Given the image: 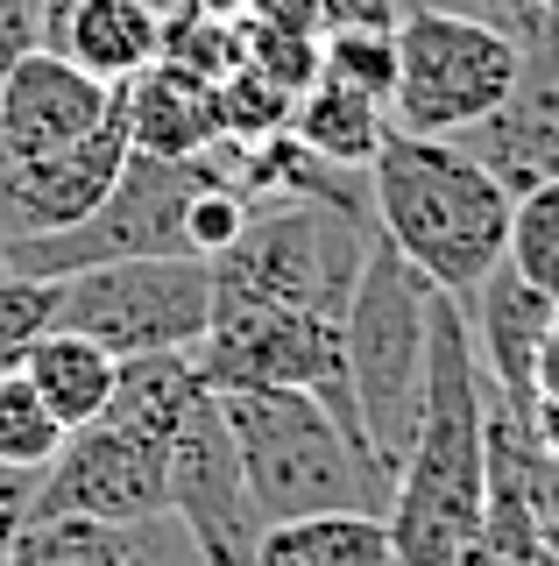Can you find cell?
I'll return each mask as SVG.
<instances>
[{"label":"cell","mask_w":559,"mask_h":566,"mask_svg":"<svg viewBox=\"0 0 559 566\" xmlns=\"http://www.w3.org/2000/svg\"><path fill=\"white\" fill-rule=\"evenodd\" d=\"M488 510V418H482V361L467 340L461 297L432 283V361H425V411L390 489V553L397 566H453L461 545L482 531Z\"/></svg>","instance_id":"6da1fadb"},{"label":"cell","mask_w":559,"mask_h":566,"mask_svg":"<svg viewBox=\"0 0 559 566\" xmlns=\"http://www.w3.org/2000/svg\"><path fill=\"white\" fill-rule=\"evenodd\" d=\"M369 199H376V234L453 297H467L503 262L517 206L467 142L404 128H390L382 156L369 164Z\"/></svg>","instance_id":"7a4b0ae2"},{"label":"cell","mask_w":559,"mask_h":566,"mask_svg":"<svg viewBox=\"0 0 559 566\" xmlns=\"http://www.w3.org/2000/svg\"><path fill=\"white\" fill-rule=\"evenodd\" d=\"M234 432L241 474L255 489L262 524L319 517V510H390L397 474L305 389H213Z\"/></svg>","instance_id":"3957f363"},{"label":"cell","mask_w":559,"mask_h":566,"mask_svg":"<svg viewBox=\"0 0 559 566\" xmlns=\"http://www.w3.org/2000/svg\"><path fill=\"white\" fill-rule=\"evenodd\" d=\"M376 248V220L326 199H255L249 227L213 262V312L220 305H298L340 318Z\"/></svg>","instance_id":"277c9868"},{"label":"cell","mask_w":559,"mask_h":566,"mask_svg":"<svg viewBox=\"0 0 559 566\" xmlns=\"http://www.w3.org/2000/svg\"><path fill=\"white\" fill-rule=\"evenodd\" d=\"M347 333V389H355L361 439L397 474L418 411H425V361H432V283L376 234L361 283L340 312Z\"/></svg>","instance_id":"5b68a950"},{"label":"cell","mask_w":559,"mask_h":566,"mask_svg":"<svg viewBox=\"0 0 559 566\" xmlns=\"http://www.w3.org/2000/svg\"><path fill=\"white\" fill-rule=\"evenodd\" d=\"M524 71L517 35L488 14L446 8V0H411L397 22V93H390V128L404 135H453L482 128L510 99Z\"/></svg>","instance_id":"8992f818"},{"label":"cell","mask_w":559,"mask_h":566,"mask_svg":"<svg viewBox=\"0 0 559 566\" xmlns=\"http://www.w3.org/2000/svg\"><path fill=\"white\" fill-rule=\"evenodd\" d=\"M226 164L213 149L205 156H128V170L114 177V191L85 212L78 227L29 241L8 255V270L29 276H78V270H107V262H143V255H191L184 212L205 185H220Z\"/></svg>","instance_id":"52a82bcc"},{"label":"cell","mask_w":559,"mask_h":566,"mask_svg":"<svg viewBox=\"0 0 559 566\" xmlns=\"http://www.w3.org/2000/svg\"><path fill=\"white\" fill-rule=\"evenodd\" d=\"M64 333H85L114 354H191L213 333V262L205 255H143L64 276Z\"/></svg>","instance_id":"ba28073f"},{"label":"cell","mask_w":559,"mask_h":566,"mask_svg":"<svg viewBox=\"0 0 559 566\" xmlns=\"http://www.w3.org/2000/svg\"><path fill=\"white\" fill-rule=\"evenodd\" d=\"M205 389H305L361 439L355 389H347V333L326 312L298 305H220L213 333L191 347ZM369 447V439H361Z\"/></svg>","instance_id":"9c48e42d"},{"label":"cell","mask_w":559,"mask_h":566,"mask_svg":"<svg viewBox=\"0 0 559 566\" xmlns=\"http://www.w3.org/2000/svg\"><path fill=\"white\" fill-rule=\"evenodd\" d=\"M36 510L43 517H99L120 531H143L170 517V447L135 439L120 424L93 418L64 432L57 460L36 474Z\"/></svg>","instance_id":"30bf717a"},{"label":"cell","mask_w":559,"mask_h":566,"mask_svg":"<svg viewBox=\"0 0 559 566\" xmlns=\"http://www.w3.org/2000/svg\"><path fill=\"white\" fill-rule=\"evenodd\" d=\"M170 517L191 531L205 566H255V545L270 531L255 510L249 474H241L234 432H226L213 389L191 403V418L170 439Z\"/></svg>","instance_id":"8fae6325"},{"label":"cell","mask_w":559,"mask_h":566,"mask_svg":"<svg viewBox=\"0 0 559 566\" xmlns=\"http://www.w3.org/2000/svg\"><path fill=\"white\" fill-rule=\"evenodd\" d=\"M114 93L120 85H99L64 50L36 43L0 85V164H29V156H50L64 142L93 135L114 114Z\"/></svg>","instance_id":"7c38bea8"},{"label":"cell","mask_w":559,"mask_h":566,"mask_svg":"<svg viewBox=\"0 0 559 566\" xmlns=\"http://www.w3.org/2000/svg\"><path fill=\"white\" fill-rule=\"evenodd\" d=\"M517 50H524V71H517L510 99H503L482 128L461 135L467 149L503 177L510 199L559 177V35H546V43H517Z\"/></svg>","instance_id":"4fadbf2b"},{"label":"cell","mask_w":559,"mask_h":566,"mask_svg":"<svg viewBox=\"0 0 559 566\" xmlns=\"http://www.w3.org/2000/svg\"><path fill=\"white\" fill-rule=\"evenodd\" d=\"M467 340H475V361L488 389H503V397L524 411V397H531V368H538V347H546V333L559 326V305L546 291H531L510 262H496L475 291H467Z\"/></svg>","instance_id":"5bb4252c"},{"label":"cell","mask_w":559,"mask_h":566,"mask_svg":"<svg viewBox=\"0 0 559 566\" xmlns=\"http://www.w3.org/2000/svg\"><path fill=\"white\" fill-rule=\"evenodd\" d=\"M43 43L99 85H128L164 57V14L149 0H64L43 14Z\"/></svg>","instance_id":"9a60e30c"},{"label":"cell","mask_w":559,"mask_h":566,"mask_svg":"<svg viewBox=\"0 0 559 566\" xmlns=\"http://www.w3.org/2000/svg\"><path fill=\"white\" fill-rule=\"evenodd\" d=\"M120 114H128V142L143 156H205L213 142H226L220 85L191 78V71L164 64V57L143 78L120 85Z\"/></svg>","instance_id":"2e32d148"},{"label":"cell","mask_w":559,"mask_h":566,"mask_svg":"<svg viewBox=\"0 0 559 566\" xmlns=\"http://www.w3.org/2000/svg\"><path fill=\"white\" fill-rule=\"evenodd\" d=\"M284 135L298 142L305 156H319V164L369 170L376 156H382V142H390V106L319 71V78L298 93V106H291V128Z\"/></svg>","instance_id":"e0dca14e"},{"label":"cell","mask_w":559,"mask_h":566,"mask_svg":"<svg viewBox=\"0 0 559 566\" xmlns=\"http://www.w3.org/2000/svg\"><path fill=\"white\" fill-rule=\"evenodd\" d=\"M199 397H205V376H199L191 354H135V361L114 368V397H107L99 418L120 424V432H135V439L170 447Z\"/></svg>","instance_id":"ac0fdd59"},{"label":"cell","mask_w":559,"mask_h":566,"mask_svg":"<svg viewBox=\"0 0 559 566\" xmlns=\"http://www.w3.org/2000/svg\"><path fill=\"white\" fill-rule=\"evenodd\" d=\"M114 354L99 347V340H85V333H43L36 347L22 354V376L36 397L50 403V418L64 424V432H78V424H93L99 411H107V397H114Z\"/></svg>","instance_id":"d6986e66"},{"label":"cell","mask_w":559,"mask_h":566,"mask_svg":"<svg viewBox=\"0 0 559 566\" xmlns=\"http://www.w3.org/2000/svg\"><path fill=\"white\" fill-rule=\"evenodd\" d=\"M255 566H397L390 524L369 510H319V517H284L262 531Z\"/></svg>","instance_id":"ffe728a7"},{"label":"cell","mask_w":559,"mask_h":566,"mask_svg":"<svg viewBox=\"0 0 559 566\" xmlns=\"http://www.w3.org/2000/svg\"><path fill=\"white\" fill-rule=\"evenodd\" d=\"M0 566H135V531L99 524V517H43V510H29V524L14 531Z\"/></svg>","instance_id":"44dd1931"},{"label":"cell","mask_w":559,"mask_h":566,"mask_svg":"<svg viewBox=\"0 0 559 566\" xmlns=\"http://www.w3.org/2000/svg\"><path fill=\"white\" fill-rule=\"evenodd\" d=\"M503 262H510V270L531 283V291H546L552 305H559V177H552V185L517 191Z\"/></svg>","instance_id":"7402d4cb"},{"label":"cell","mask_w":559,"mask_h":566,"mask_svg":"<svg viewBox=\"0 0 559 566\" xmlns=\"http://www.w3.org/2000/svg\"><path fill=\"white\" fill-rule=\"evenodd\" d=\"M64 447V424L50 418V403L29 389L22 376H0V468H22V474H43Z\"/></svg>","instance_id":"603a6c76"},{"label":"cell","mask_w":559,"mask_h":566,"mask_svg":"<svg viewBox=\"0 0 559 566\" xmlns=\"http://www.w3.org/2000/svg\"><path fill=\"white\" fill-rule=\"evenodd\" d=\"M64 305V276H29V270H0V368H22V354L57 333Z\"/></svg>","instance_id":"cb8c5ba5"},{"label":"cell","mask_w":559,"mask_h":566,"mask_svg":"<svg viewBox=\"0 0 559 566\" xmlns=\"http://www.w3.org/2000/svg\"><path fill=\"white\" fill-rule=\"evenodd\" d=\"M291 106L298 93H284V85H270L255 64H234L220 78V120H226V142H270L291 128Z\"/></svg>","instance_id":"d4e9b609"},{"label":"cell","mask_w":559,"mask_h":566,"mask_svg":"<svg viewBox=\"0 0 559 566\" xmlns=\"http://www.w3.org/2000/svg\"><path fill=\"white\" fill-rule=\"evenodd\" d=\"M319 71L390 106V93H397V29H390V35H382V29H347V35H326V64H319Z\"/></svg>","instance_id":"484cf974"},{"label":"cell","mask_w":559,"mask_h":566,"mask_svg":"<svg viewBox=\"0 0 559 566\" xmlns=\"http://www.w3.org/2000/svg\"><path fill=\"white\" fill-rule=\"evenodd\" d=\"M241 64H255L270 85L284 93H305L326 64V35H298V29H255L241 22Z\"/></svg>","instance_id":"4316f807"},{"label":"cell","mask_w":559,"mask_h":566,"mask_svg":"<svg viewBox=\"0 0 559 566\" xmlns=\"http://www.w3.org/2000/svg\"><path fill=\"white\" fill-rule=\"evenodd\" d=\"M524 418H531L538 447L559 460V326L546 333V347H538V368H531V397H524Z\"/></svg>","instance_id":"83f0119b"},{"label":"cell","mask_w":559,"mask_h":566,"mask_svg":"<svg viewBox=\"0 0 559 566\" xmlns=\"http://www.w3.org/2000/svg\"><path fill=\"white\" fill-rule=\"evenodd\" d=\"M411 0H319V35H347V29H382L390 35L404 22Z\"/></svg>","instance_id":"f1b7e54d"},{"label":"cell","mask_w":559,"mask_h":566,"mask_svg":"<svg viewBox=\"0 0 559 566\" xmlns=\"http://www.w3.org/2000/svg\"><path fill=\"white\" fill-rule=\"evenodd\" d=\"M43 43V0H0V85Z\"/></svg>","instance_id":"f546056e"},{"label":"cell","mask_w":559,"mask_h":566,"mask_svg":"<svg viewBox=\"0 0 559 566\" xmlns=\"http://www.w3.org/2000/svg\"><path fill=\"white\" fill-rule=\"evenodd\" d=\"M29 510H36V474H22V468H0V559H8L14 531L29 524Z\"/></svg>","instance_id":"4dcf8cb0"},{"label":"cell","mask_w":559,"mask_h":566,"mask_svg":"<svg viewBox=\"0 0 559 566\" xmlns=\"http://www.w3.org/2000/svg\"><path fill=\"white\" fill-rule=\"evenodd\" d=\"M241 22L255 29H298V35H319V0H249Z\"/></svg>","instance_id":"1f68e13d"},{"label":"cell","mask_w":559,"mask_h":566,"mask_svg":"<svg viewBox=\"0 0 559 566\" xmlns=\"http://www.w3.org/2000/svg\"><path fill=\"white\" fill-rule=\"evenodd\" d=\"M241 8H249V0H164V22H178V14H205V22H241Z\"/></svg>","instance_id":"d6a6232c"},{"label":"cell","mask_w":559,"mask_h":566,"mask_svg":"<svg viewBox=\"0 0 559 566\" xmlns=\"http://www.w3.org/2000/svg\"><path fill=\"white\" fill-rule=\"evenodd\" d=\"M0 376H8V368H0Z\"/></svg>","instance_id":"836d02e7"},{"label":"cell","mask_w":559,"mask_h":566,"mask_svg":"<svg viewBox=\"0 0 559 566\" xmlns=\"http://www.w3.org/2000/svg\"><path fill=\"white\" fill-rule=\"evenodd\" d=\"M0 270H8V262H0Z\"/></svg>","instance_id":"e575fe53"}]
</instances>
